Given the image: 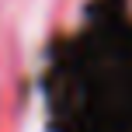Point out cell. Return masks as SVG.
I'll use <instances>...</instances> for the list:
<instances>
[{"label":"cell","mask_w":132,"mask_h":132,"mask_svg":"<svg viewBox=\"0 0 132 132\" xmlns=\"http://www.w3.org/2000/svg\"><path fill=\"white\" fill-rule=\"evenodd\" d=\"M49 97L59 132H132V4L101 0L52 52Z\"/></svg>","instance_id":"1"}]
</instances>
